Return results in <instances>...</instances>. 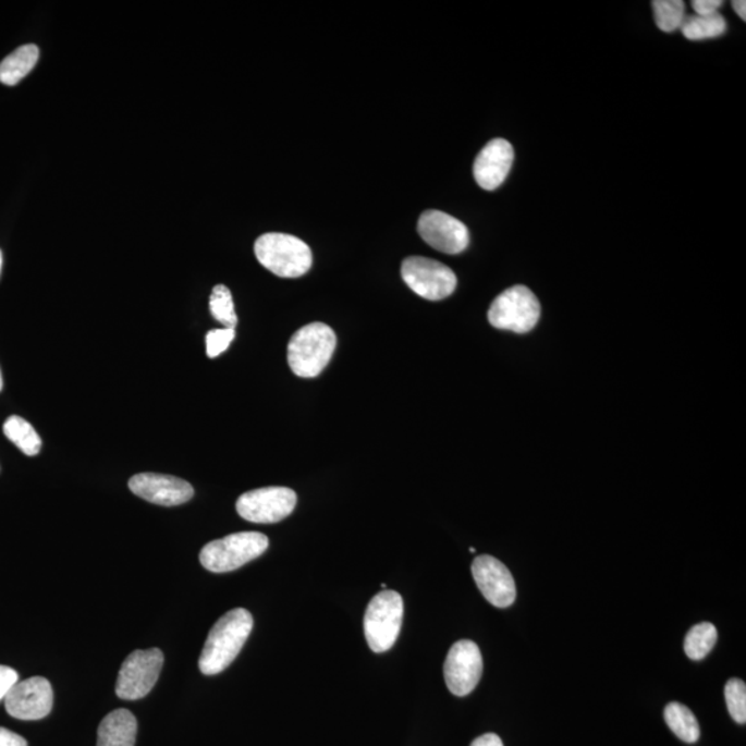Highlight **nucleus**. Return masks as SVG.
<instances>
[{"label": "nucleus", "instance_id": "nucleus-1", "mask_svg": "<svg viewBox=\"0 0 746 746\" xmlns=\"http://www.w3.org/2000/svg\"><path fill=\"white\" fill-rule=\"evenodd\" d=\"M254 629V616L245 609H235L221 616L209 632L199 669L204 675L212 676L223 672L239 657L242 647Z\"/></svg>", "mask_w": 746, "mask_h": 746}, {"label": "nucleus", "instance_id": "nucleus-2", "mask_svg": "<svg viewBox=\"0 0 746 746\" xmlns=\"http://www.w3.org/2000/svg\"><path fill=\"white\" fill-rule=\"evenodd\" d=\"M337 334L322 322L298 329L288 344V364L301 378H316L326 369L337 348Z\"/></svg>", "mask_w": 746, "mask_h": 746}, {"label": "nucleus", "instance_id": "nucleus-3", "mask_svg": "<svg viewBox=\"0 0 746 746\" xmlns=\"http://www.w3.org/2000/svg\"><path fill=\"white\" fill-rule=\"evenodd\" d=\"M255 255L261 266L282 278L305 276L313 265L311 249L306 242L290 234L269 233L259 236Z\"/></svg>", "mask_w": 746, "mask_h": 746}, {"label": "nucleus", "instance_id": "nucleus-4", "mask_svg": "<svg viewBox=\"0 0 746 746\" xmlns=\"http://www.w3.org/2000/svg\"><path fill=\"white\" fill-rule=\"evenodd\" d=\"M269 548V538L260 533H239L212 540L200 550L199 562L210 573H230L260 558Z\"/></svg>", "mask_w": 746, "mask_h": 746}, {"label": "nucleus", "instance_id": "nucleus-5", "mask_svg": "<svg viewBox=\"0 0 746 746\" xmlns=\"http://www.w3.org/2000/svg\"><path fill=\"white\" fill-rule=\"evenodd\" d=\"M404 619L403 597L394 590H383L369 601L365 611L364 633L370 650L389 651L398 641Z\"/></svg>", "mask_w": 746, "mask_h": 746}, {"label": "nucleus", "instance_id": "nucleus-6", "mask_svg": "<svg viewBox=\"0 0 746 746\" xmlns=\"http://www.w3.org/2000/svg\"><path fill=\"white\" fill-rule=\"evenodd\" d=\"M540 305L537 296L527 286L516 285L502 292L492 302L488 321L502 331L527 333L537 326Z\"/></svg>", "mask_w": 746, "mask_h": 746}, {"label": "nucleus", "instance_id": "nucleus-7", "mask_svg": "<svg viewBox=\"0 0 746 746\" xmlns=\"http://www.w3.org/2000/svg\"><path fill=\"white\" fill-rule=\"evenodd\" d=\"M162 666L163 655L159 648L133 651L122 663L115 686L117 696L126 701L146 697L156 686Z\"/></svg>", "mask_w": 746, "mask_h": 746}, {"label": "nucleus", "instance_id": "nucleus-8", "mask_svg": "<svg viewBox=\"0 0 746 746\" xmlns=\"http://www.w3.org/2000/svg\"><path fill=\"white\" fill-rule=\"evenodd\" d=\"M401 276L416 295L427 301H442L456 290L455 272L440 261L427 257L413 256L405 259L401 267Z\"/></svg>", "mask_w": 746, "mask_h": 746}, {"label": "nucleus", "instance_id": "nucleus-9", "mask_svg": "<svg viewBox=\"0 0 746 746\" xmlns=\"http://www.w3.org/2000/svg\"><path fill=\"white\" fill-rule=\"evenodd\" d=\"M296 503V492L291 488L266 487L241 496L236 501V512L246 522L274 524L290 516Z\"/></svg>", "mask_w": 746, "mask_h": 746}, {"label": "nucleus", "instance_id": "nucleus-10", "mask_svg": "<svg viewBox=\"0 0 746 746\" xmlns=\"http://www.w3.org/2000/svg\"><path fill=\"white\" fill-rule=\"evenodd\" d=\"M480 648L472 640H460L448 651L444 677L448 689L456 697H466L477 687L482 675Z\"/></svg>", "mask_w": 746, "mask_h": 746}, {"label": "nucleus", "instance_id": "nucleus-11", "mask_svg": "<svg viewBox=\"0 0 746 746\" xmlns=\"http://www.w3.org/2000/svg\"><path fill=\"white\" fill-rule=\"evenodd\" d=\"M10 717L20 720H40L53 708V688L45 677H30L17 682L4 698Z\"/></svg>", "mask_w": 746, "mask_h": 746}, {"label": "nucleus", "instance_id": "nucleus-12", "mask_svg": "<svg viewBox=\"0 0 746 746\" xmlns=\"http://www.w3.org/2000/svg\"><path fill=\"white\" fill-rule=\"evenodd\" d=\"M418 231L426 244L442 254L457 255L469 246L470 234L466 225L440 210H427L421 215Z\"/></svg>", "mask_w": 746, "mask_h": 746}, {"label": "nucleus", "instance_id": "nucleus-13", "mask_svg": "<svg viewBox=\"0 0 746 746\" xmlns=\"http://www.w3.org/2000/svg\"><path fill=\"white\" fill-rule=\"evenodd\" d=\"M472 574L478 589L493 607L507 609L516 600V583L511 571L492 555H478L472 564Z\"/></svg>", "mask_w": 746, "mask_h": 746}, {"label": "nucleus", "instance_id": "nucleus-14", "mask_svg": "<svg viewBox=\"0 0 746 746\" xmlns=\"http://www.w3.org/2000/svg\"><path fill=\"white\" fill-rule=\"evenodd\" d=\"M129 488L144 501L161 506L183 505L194 497L192 484L182 478L157 473H140L133 476L129 481Z\"/></svg>", "mask_w": 746, "mask_h": 746}, {"label": "nucleus", "instance_id": "nucleus-15", "mask_svg": "<svg viewBox=\"0 0 746 746\" xmlns=\"http://www.w3.org/2000/svg\"><path fill=\"white\" fill-rule=\"evenodd\" d=\"M514 161V149L505 138H493L478 154L473 174L478 185L493 192L505 182Z\"/></svg>", "mask_w": 746, "mask_h": 746}, {"label": "nucleus", "instance_id": "nucleus-16", "mask_svg": "<svg viewBox=\"0 0 746 746\" xmlns=\"http://www.w3.org/2000/svg\"><path fill=\"white\" fill-rule=\"evenodd\" d=\"M137 720L127 709L107 714L97 733V746H135Z\"/></svg>", "mask_w": 746, "mask_h": 746}, {"label": "nucleus", "instance_id": "nucleus-17", "mask_svg": "<svg viewBox=\"0 0 746 746\" xmlns=\"http://www.w3.org/2000/svg\"><path fill=\"white\" fill-rule=\"evenodd\" d=\"M39 60V48L36 45H24L0 63V82L14 86L34 70Z\"/></svg>", "mask_w": 746, "mask_h": 746}, {"label": "nucleus", "instance_id": "nucleus-18", "mask_svg": "<svg viewBox=\"0 0 746 746\" xmlns=\"http://www.w3.org/2000/svg\"><path fill=\"white\" fill-rule=\"evenodd\" d=\"M3 433L13 442L25 455L35 456L39 454L42 440L36 433L33 425L23 419L22 416L13 415L4 421Z\"/></svg>", "mask_w": 746, "mask_h": 746}, {"label": "nucleus", "instance_id": "nucleus-19", "mask_svg": "<svg viewBox=\"0 0 746 746\" xmlns=\"http://www.w3.org/2000/svg\"><path fill=\"white\" fill-rule=\"evenodd\" d=\"M665 722L668 727L687 744L697 743L699 739V724L694 713L687 707L678 702L666 705Z\"/></svg>", "mask_w": 746, "mask_h": 746}, {"label": "nucleus", "instance_id": "nucleus-20", "mask_svg": "<svg viewBox=\"0 0 746 746\" xmlns=\"http://www.w3.org/2000/svg\"><path fill=\"white\" fill-rule=\"evenodd\" d=\"M682 33L688 40H704L718 38L727 29V23L722 14L686 15L682 24Z\"/></svg>", "mask_w": 746, "mask_h": 746}, {"label": "nucleus", "instance_id": "nucleus-21", "mask_svg": "<svg viewBox=\"0 0 746 746\" xmlns=\"http://www.w3.org/2000/svg\"><path fill=\"white\" fill-rule=\"evenodd\" d=\"M718 641V631L711 622H702L687 633L684 651L689 660L701 661L712 651Z\"/></svg>", "mask_w": 746, "mask_h": 746}, {"label": "nucleus", "instance_id": "nucleus-22", "mask_svg": "<svg viewBox=\"0 0 746 746\" xmlns=\"http://www.w3.org/2000/svg\"><path fill=\"white\" fill-rule=\"evenodd\" d=\"M209 310L212 314L216 321H219L221 326L225 328L235 329L236 323H239V317H236L233 295L228 286L216 285L210 295Z\"/></svg>", "mask_w": 746, "mask_h": 746}, {"label": "nucleus", "instance_id": "nucleus-23", "mask_svg": "<svg viewBox=\"0 0 746 746\" xmlns=\"http://www.w3.org/2000/svg\"><path fill=\"white\" fill-rule=\"evenodd\" d=\"M656 23L663 33L681 29L686 17V7L682 0H655L652 2Z\"/></svg>", "mask_w": 746, "mask_h": 746}, {"label": "nucleus", "instance_id": "nucleus-24", "mask_svg": "<svg viewBox=\"0 0 746 746\" xmlns=\"http://www.w3.org/2000/svg\"><path fill=\"white\" fill-rule=\"evenodd\" d=\"M725 704L735 722L746 723V686L739 678H732L725 684Z\"/></svg>", "mask_w": 746, "mask_h": 746}, {"label": "nucleus", "instance_id": "nucleus-25", "mask_svg": "<svg viewBox=\"0 0 746 746\" xmlns=\"http://www.w3.org/2000/svg\"><path fill=\"white\" fill-rule=\"evenodd\" d=\"M235 339V329H213L207 334V354L209 358L219 357L230 347Z\"/></svg>", "mask_w": 746, "mask_h": 746}, {"label": "nucleus", "instance_id": "nucleus-26", "mask_svg": "<svg viewBox=\"0 0 746 746\" xmlns=\"http://www.w3.org/2000/svg\"><path fill=\"white\" fill-rule=\"evenodd\" d=\"M19 682V673L13 668L0 665V701L7 698L10 689Z\"/></svg>", "mask_w": 746, "mask_h": 746}, {"label": "nucleus", "instance_id": "nucleus-27", "mask_svg": "<svg viewBox=\"0 0 746 746\" xmlns=\"http://www.w3.org/2000/svg\"><path fill=\"white\" fill-rule=\"evenodd\" d=\"M693 9L697 15H712L719 13L723 7L722 0H694Z\"/></svg>", "mask_w": 746, "mask_h": 746}, {"label": "nucleus", "instance_id": "nucleus-28", "mask_svg": "<svg viewBox=\"0 0 746 746\" xmlns=\"http://www.w3.org/2000/svg\"><path fill=\"white\" fill-rule=\"evenodd\" d=\"M0 746H28V743L22 735L10 732L8 729L0 727Z\"/></svg>", "mask_w": 746, "mask_h": 746}, {"label": "nucleus", "instance_id": "nucleus-29", "mask_svg": "<svg viewBox=\"0 0 746 746\" xmlns=\"http://www.w3.org/2000/svg\"><path fill=\"white\" fill-rule=\"evenodd\" d=\"M470 746H503V743L497 734H484L473 741Z\"/></svg>", "mask_w": 746, "mask_h": 746}, {"label": "nucleus", "instance_id": "nucleus-30", "mask_svg": "<svg viewBox=\"0 0 746 746\" xmlns=\"http://www.w3.org/2000/svg\"><path fill=\"white\" fill-rule=\"evenodd\" d=\"M733 9L734 12L738 14V17L743 20V22H746V2L745 0H734Z\"/></svg>", "mask_w": 746, "mask_h": 746}, {"label": "nucleus", "instance_id": "nucleus-31", "mask_svg": "<svg viewBox=\"0 0 746 746\" xmlns=\"http://www.w3.org/2000/svg\"><path fill=\"white\" fill-rule=\"evenodd\" d=\"M3 389V378H2V370H0V391Z\"/></svg>", "mask_w": 746, "mask_h": 746}, {"label": "nucleus", "instance_id": "nucleus-32", "mask_svg": "<svg viewBox=\"0 0 746 746\" xmlns=\"http://www.w3.org/2000/svg\"><path fill=\"white\" fill-rule=\"evenodd\" d=\"M2 265H3V256H2V252H0V271H2Z\"/></svg>", "mask_w": 746, "mask_h": 746}]
</instances>
